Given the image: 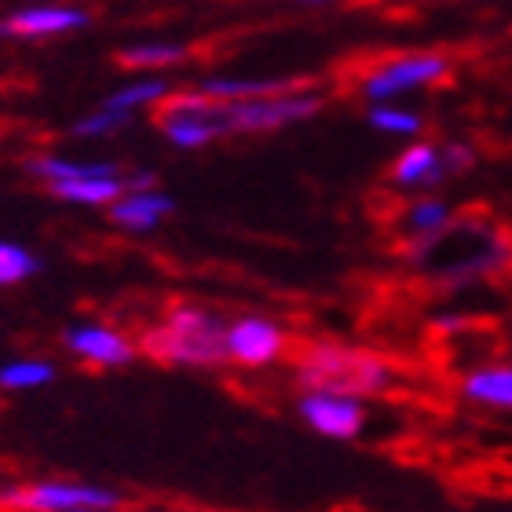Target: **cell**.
Masks as SVG:
<instances>
[{
	"mask_svg": "<svg viewBox=\"0 0 512 512\" xmlns=\"http://www.w3.org/2000/svg\"><path fill=\"white\" fill-rule=\"evenodd\" d=\"M66 352H74L77 359H85L92 366H128L136 359V344L128 341L125 333L99 326V322H77L63 330Z\"/></svg>",
	"mask_w": 512,
	"mask_h": 512,
	"instance_id": "10",
	"label": "cell"
},
{
	"mask_svg": "<svg viewBox=\"0 0 512 512\" xmlns=\"http://www.w3.org/2000/svg\"><path fill=\"white\" fill-rule=\"evenodd\" d=\"M304 88L300 77H205L198 81V92L213 99H264V96H286V92H297Z\"/></svg>",
	"mask_w": 512,
	"mask_h": 512,
	"instance_id": "13",
	"label": "cell"
},
{
	"mask_svg": "<svg viewBox=\"0 0 512 512\" xmlns=\"http://www.w3.org/2000/svg\"><path fill=\"white\" fill-rule=\"evenodd\" d=\"M370 125L381 128V132H392V136H417V132H421V118H417L414 110L384 107V103H374Z\"/></svg>",
	"mask_w": 512,
	"mask_h": 512,
	"instance_id": "23",
	"label": "cell"
},
{
	"mask_svg": "<svg viewBox=\"0 0 512 512\" xmlns=\"http://www.w3.org/2000/svg\"><path fill=\"white\" fill-rule=\"evenodd\" d=\"M439 165L447 176H458V172H469L476 165V150L469 143H447V147L439 150Z\"/></svg>",
	"mask_w": 512,
	"mask_h": 512,
	"instance_id": "25",
	"label": "cell"
},
{
	"mask_svg": "<svg viewBox=\"0 0 512 512\" xmlns=\"http://www.w3.org/2000/svg\"><path fill=\"white\" fill-rule=\"evenodd\" d=\"M169 92H172L169 81H161V77H143V81H132V85L118 88V92H110V96L103 99V107L136 114V110H143V107H158Z\"/></svg>",
	"mask_w": 512,
	"mask_h": 512,
	"instance_id": "19",
	"label": "cell"
},
{
	"mask_svg": "<svg viewBox=\"0 0 512 512\" xmlns=\"http://www.w3.org/2000/svg\"><path fill=\"white\" fill-rule=\"evenodd\" d=\"M74 512H118V509H74Z\"/></svg>",
	"mask_w": 512,
	"mask_h": 512,
	"instance_id": "27",
	"label": "cell"
},
{
	"mask_svg": "<svg viewBox=\"0 0 512 512\" xmlns=\"http://www.w3.org/2000/svg\"><path fill=\"white\" fill-rule=\"evenodd\" d=\"M92 26V15L77 4H30V8L11 11L0 19V37L15 41H44V37H63Z\"/></svg>",
	"mask_w": 512,
	"mask_h": 512,
	"instance_id": "8",
	"label": "cell"
},
{
	"mask_svg": "<svg viewBox=\"0 0 512 512\" xmlns=\"http://www.w3.org/2000/svg\"><path fill=\"white\" fill-rule=\"evenodd\" d=\"M132 125V114L128 110H110V107H99L96 114H88L74 125V136L81 139H103V136H114L121 128Z\"/></svg>",
	"mask_w": 512,
	"mask_h": 512,
	"instance_id": "22",
	"label": "cell"
},
{
	"mask_svg": "<svg viewBox=\"0 0 512 512\" xmlns=\"http://www.w3.org/2000/svg\"><path fill=\"white\" fill-rule=\"evenodd\" d=\"M403 256L439 289H461L512 267V235L494 224L450 216L447 224L421 231L403 246Z\"/></svg>",
	"mask_w": 512,
	"mask_h": 512,
	"instance_id": "1",
	"label": "cell"
},
{
	"mask_svg": "<svg viewBox=\"0 0 512 512\" xmlns=\"http://www.w3.org/2000/svg\"><path fill=\"white\" fill-rule=\"evenodd\" d=\"M450 70V63L443 55H399V59H388L384 66L370 70L363 77V96L370 103H388V99L403 96V92H414V88L436 85L443 81Z\"/></svg>",
	"mask_w": 512,
	"mask_h": 512,
	"instance_id": "7",
	"label": "cell"
},
{
	"mask_svg": "<svg viewBox=\"0 0 512 512\" xmlns=\"http://www.w3.org/2000/svg\"><path fill=\"white\" fill-rule=\"evenodd\" d=\"M158 128L172 147L198 150L209 147L213 139L231 136V118H227L224 99L202 96L198 88L183 92V96H165L158 103Z\"/></svg>",
	"mask_w": 512,
	"mask_h": 512,
	"instance_id": "4",
	"label": "cell"
},
{
	"mask_svg": "<svg viewBox=\"0 0 512 512\" xmlns=\"http://www.w3.org/2000/svg\"><path fill=\"white\" fill-rule=\"evenodd\" d=\"M319 110L322 96L297 88V92H286V96L235 99V103H227V118H231V136H235V132H275V128L315 118Z\"/></svg>",
	"mask_w": 512,
	"mask_h": 512,
	"instance_id": "6",
	"label": "cell"
},
{
	"mask_svg": "<svg viewBox=\"0 0 512 512\" xmlns=\"http://www.w3.org/2000/svg\"><path fill=\"white\" fill-rule=\"evenodd\" d=\"M136 348L161 366H227V322L198 304H176L169 315L139 333Z\"/></svg>",
	"mask_w": 512,
	"mask_h": 512,
	"instance_id": "3",
	"label": "cell"
},
{
	"mask_svg": "<svg viewBox=\"0 0 512 512\" xmlns=\"http://www.w3.org/2000/svg\"><path fill=\"white\" fill-rule=\"evenodd\" d=\"M191 55L187 44H172V41H143V44H128L121 48L118 63L128 70H161V66H176Z\"/></svg>",
	"mask_w": 512,
	"mask_h": 512,
	"instance_id": "18",
	"label": "cell"
},
{
	"mask_svg": "<svg viewBox=\"0 0 512 512\" xmlns=\"http://www.w3.org/2000/svg\"><path fill=\"white\" fill-rule=\"evenodd\" d=\"M107 209H110V220L118 227H125V231H154L176 209V202L165 191L150 187V191H125Z\"/></svg>",
	"mask_w": 512,
	"mask_h": 512,
	"instance_id": "12",
	"label": "cell"
},
{
	"mask_svg": "<svg viewBox=\"0 0 512 512\" xmlns=\"http://www.w3.org/2000/svg\"><path fill=\"white\" fill-rule=\"evenodd\" d=\"M293 381L300 392H330V395H381L395 384L392 366L381 355L352 348V344L311 341L300 348L293 363Z\"/></svg>",
	"mask_w": 512,
	"mask_h": 512,
	"instance_id": "2",
	"label": "cell"
},
{
	"mask_svg": "<svg viewBox=\"0 0 512 512\" xmlns=\"http://www.w3.org/2000/svg\"><path fill=\"white\" fill-rule=\"evenodd\" d=\"M461 395L472 403L512 410V366H476L461 381Z\"/></svg>",
	"mask_w": 512,
	"mask_h": 512,
	"instance_id": "14",
	"label": "cell"
},
{
	"mask_svg": "<svg viewBox=\"0 0 512 512\" xmlns=\"http://www.w3.org/2000/svg\"><path fill=\"white\" fill-rule=\"evenodd\" d=\"M300 4H337V0H300Z\"/></svg>",
	"mask_w": 512,
	"mask_h": 512,
	"instance_id": "26",
	"label": "cell"
},
{
	"mask_svg": "<svg viewBox=\"0 0 512 512\" xmlns=\"http://www.w3.org/2000/svg\"><path fill=\"white\" fill-rule=\"evenodd\" d=\"M33 275H41V256H33L19 242H0V289L19 286Z\"/></svg>",
	"mask_w": 512,
	"mask_h": 512,
	"instance_id": "21",
	"label": "cell"
},
{
	"mask_svg": "<svg viewBox=\"0 0 512 512\" xmlns=\"http://www.w3.org/2000/svg\"><path fill=\"white\" fill-rule=\"evenodd\" d=\"M297 414L326 439H355L366 425V410L352 395L300 392Z\"/></svg>",
	"mask_w": 512,
	"mask_h": 512,
	"instance_id": "9",
	"label": "cell"
},
{
	"mask_svg": "<svg viewBox=\"0 0 512 512\" xmlns=\"http://www.w3.org/2000/svg\"><path fill=\"white\" fill-rule=\"evenodd\" d=\"M26 172L44 183H55V180H81V176H114L118 165L114 161H74V158H59V154H41V158L26 161Z\"/></svg>",
	"mask_w": 512,
	"mask_h": 512,
	"instance_id": "17",
	"label": "cell"
},
{
	"mask_svg": "<svg viewBox=\"0 0 512 512\" xmlns=\"http://www.w3.org/2000/svg\"><path fill=\"white\" fill-rule=\"evenodd\" d=\"M55 381V366L44 363V359H15V363L0 366V388L8 392H30V388H41V384Z\"/></svg>",
	"mask_w": 512,
	"mask_h": 512,
	"instance_id": "20",
	"label": "cell"
},
{
	"mask_svg": "<svg viewBox=\"0 0 512 512\" xmlns=\"http://www.w3.org/2000/svg\"><path fill=\"white\" fill-rule=\"evenodd\" d=\"M121 498L114 487L77 480H41L22 487H0V509L11 512H74V509H121Z\"/></svg>",
	"mask_w": 512,
	"mask_h": 512,
	"instance_id": "5",
	"label": "cell"
},
{
	"mask_svg": "<svg viewBox=\"0 0 512 512\" xmlns=\"http://www.w3.org/2000/svg\"><path fill=\"white\" fill-rule=\"evenodd\" d=\"M443 165H439V150L428 143H417L406 154H399V161L392 165V180L399 187H436L443 183Z\"/></svg>",
	"mask_w": 512,
	"mask_h": 512,
	"instance_id": "16",
	"label": "cell"
},
{
	"mask_svg": "<svg viewBox=\"0 0 512 512\" xmlns=\"http://www.w3.org/2000/svg\"><path fill=\"white\" fill-rule=\"evenodd\" d=\"M227 348H231V359H238V363L267 366L282 355V348H286V333H282V326H275L271 319L246 315V319H235L231 326H227Z\"/></svg>",
	"mask_w": 512,
	"mask_h": 512,
	"instance_id": "11",
	"label": "cell"
},
{
	"mask_svg": "<svg viewBox=\"0 0 512 512\" xmlns=\"http://www.w3.org/2000/svg\"><path fill=\"white\" fill-rule=\"evenodd\" d=\"M48 191L63 202L74 205H110L114 198L125 194V176H81V180H55L48 183Z\"/></svg>",
	"mask_w": 512,
	"mask_h": 512,
	"instance_id": "15",
	"label": "cell"
},
{
	"mask_svg": "<svg viewBox=\"0 0 512 512\" xmlns=\"http://www.w3.org/2000/svg\"><path fill=\"white\" fill-rule=\"evenodd\" d=\"M450 216L454 213H450L447 202H439V198H421V202L406 213V227H410L414 235H421V231H432V227L447 224Z\"/></svg>",
	"mask_w": 512,
	"mask_h": 512,
	"instance_id": "24",
	"label": "cell"
}]
</instances>
